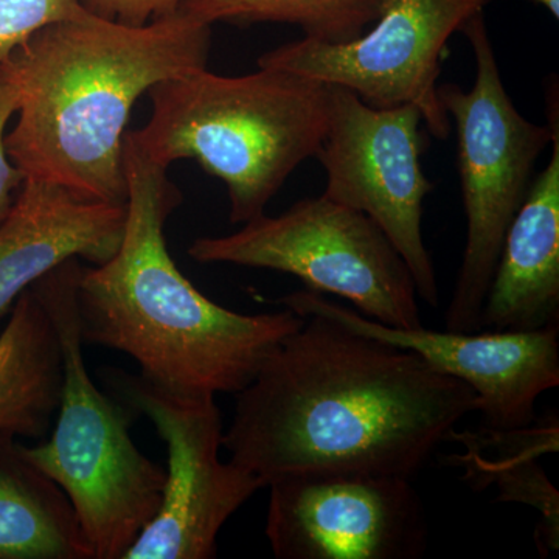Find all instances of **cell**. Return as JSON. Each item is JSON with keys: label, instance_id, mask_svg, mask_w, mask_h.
Segmentation results:
<instances>
[{"label": "cell", "instance_id": "1", "mask_svg": "<svg viewBox=\"0 0 559 559\" xmlns=\"http://www.w3.org/2000/svg\"><path fill=\"white\" fill-rule=\"evenodd\" d=\"M230 460L264 481L294 474L411 479L477 395L409 349L305 316L238 392Z\"/></svg>", "mask_w": 559, "mask_h": 559}, {"label": "cell", "instance_id": "2", "mask_svg": "<svg viewBox=\"0 0 559 559\" xmlns=\"http://www.w3.org/2000/svg\"><path fill=\"white\" fill-rule=\"evenodd\" d=\"M210 44L212 25L182 10L139 27L87 9L47 25L5 61L20 90L11 162L81 200L127 204L132 108L160 81L207 68Z\"/></svg>", "mask_w": 559, "mask_h": 559}, {"label": "cell", "instance_id": "3", "mask_svg": "<svg viewBox=\"0 0 559 559\" xmlns=\"http://www.w3.org/2000/svg\"><path fill=\"white\" fill-rule=\"evenodd\" d=\"M128 198L123 238L102 264H81L75 304L84 345L134 359L140 377L186 395H237L272 352L300 329L288 310L241 314L194 288L171 259L165 224L179 207L168 168L124 135Z\"/></svg>", "mask_w": 559, "mask_h": 559}, {"label": "cell", "instance_id": "4", "mask_svg": "<svg viewBox=\"0 0 559 559\" xmlns=\"http://www.w3.org/2000/svg\"><path fill=\"white\" fill-rule=\"evenodd\" d=\"M148 95V123L127 138L162 167L193 159L223 180L231 224L266 213L293 171L314 157L329 123L330 84L283 69L241 76L191 70Z\"/></svg>", "mask_w": 559, "mask_h": 559}, {"label": "cell", "instance_id": "5", "mask_svg": "<svg viewBox=\"0 0 559 559\" xmlns=\"http://www.w3.org/2000/svg\"><path fill=\"white\" fill-rule=\"evenodd\" d=\"M80 266L66 261L33 283L60 333L64 384L50 439L21 450L68 495L92 558L123 559L156 516L167 473L131 439L134 411L87 371L75 304Z\"/></svg>", "mask_w": 559, "mask_h": 559}, {"label": "cell", "instance_id": "6", "mask_svg": "<svg viewBox=\"0 0 559 559\" xmlns=\"http://www.w3.org/2000/svg\"><path fill=\"white\" fill-rule=\"evenodd\" d=\"M476 60L469 91L440 84L439 97L457 134V168L466 216L462 266L447 311V330L480 331V312L511 221L527 197L535 165L551 142L550 120L525 119L502 83L484 11L465 25Z\"/></svg>", "mask_w": 559, "mask_h": 559}, {"label": "cell", "instance_id": "7", "mask_svg": "<svg viewBox=\"0 0 559 559\" xmlns=\"http://www.w3.org/2000/svg\"><path fill=\"white\" fill-rule=\"evenodd\" d=\"M189 255L198 263L285 272L382 325L423 326L414 277L395 246L366 213L323 194L282 215L264 213L226 237L198 238Z\"/></svg>", "mask_w": 559, "mask_h": 559}, {"label": "cell", "instance_id": "8", "mask_svg": "<svg viewBox=\"0 0 559 559\" xmlns=\"http://www.w3.org/2000/svg\"><path fill=\"white\" fill-rule=\"evenodd\" d=\"M98 373L110 395L148 418L167 447L159 510L123 559L216 558L221 528L266 485L221 460L223 414L215 396L171 392L119 369Z\"/></svg>", "mask_w": 559, "mask_h": 559}, {"label": "cell", "instance_id": "9", "mask_svg": "<svg viewBox=\"0 0 559 559\" xmlns=\"http://www.w3.org/2000/svg\"><path fill=\"white\" fill-rule=\"evenodd\" d=\"M417 106L373 108L330 84L329 123L314 157L326 175L323 197L366 213L406 261L418 299L439 307L432 257L423 238V202L433 190L421 168Z\"/></svg>", "mask_w": 559, "mask_h": 559}, {"label": "cell", "instance_id": "10", "mask_svg": "<svg viewBox=\"0 0 559 559\" xmlns=\"http://www.w3.org/2000/svg\"><path fill=\"white\" fill-rule=\"evenodd\" d=\"M495 0H382L374 27L342 44L304 38L261 55L259 68L289 70L347 87L373 106H417L439 140L452 123L439 97L448 40Z\"/></svg>", "mask_w": 559, "mask_h": 559}, {"label": "cell", "instance_id": "11", "mask_svg": "<svg viewBox=\"0 0 559 559\" xmlns=\"http://www.w3.org/2000/svg\"><path fill=\"white\" fill-rule=\"evenodd\" d=\"M266 488L275 558L419 559L428 550L425 506L406 477L294 474Z\"/></svg>", "mask_w": 559, "mask_h": 559}, {"label": "cell", "instance_id": "12", "mask_svg": "<svg viewBox=\"0 0 559 559\" xmlns=\"http://www.w3.org/2000/svg\"><path fill=\"white\" fill-rule=\"evenodd\" d=\"M300 318L334 320L349 331L409 349L433 369L466 382L477 412L491 429H518L535 421L536 401L559 385V325L533 331L403 330L382 325L325 294L300 289L278 300Z\"/></svg>", "mask_w": 559, "mask_h": 559}, {"label": "cell", "instance_id": "13", "mask_svg": "<svg viewBox=\"0 0 559 559\" xmlns=\"http://www.w3.org/2000/svg\"><path fill=\"white\" fill-rule=\"evenodd\" d=\"M124 221V205L81 200L46 180L25 179L0 223V320L24 290L66 261H108L119 249Z\"/></svg>", "mask_w": 559, "mask_h": 559}, {"label": "cell", "instance_id": "14", "mask_svg": "<svg viewBox=\"0 0 559 559\" xmlns=\"http://www.w3.org/2000/svg\"><path fill=\"white\" fill-rule=\"evenodd\" d=\"M547 90L551 150L507 230L480 312V330L533 331L559 325V105Z\"/></svg>", "mask_w": 559, "mask_h": 559}, {"label": "cell", "instance_id": "15", "mask_svg": "<svg viewBox=\"0 0 559 559\" xmlns=\"http://www.w3.org/2000/svg\"><path fill=\"white\" fill-rule=\"evenodd\" d=\"M62 384L60 333L32 285L0 333V436L44 439L60 409Z\"/></svg>", "mask_w": 559, "mask_h": 559}, {"label": "cell", "instance_id": "16", "mask_svg": "<svg viewBox=\"0 0 559 559\" xmlns=\"http://www.w3.org/2000/svg\"><path fill=\"white\" fill-rule=\"evenodd\" d=\"M450 440L465 448L452 459L465 469L463 479L481 489L495 485L499 502L524 503L539 513L535 543L546 558L559 549V492L538 460L559 451L557 415L518 429L454 430Z\"/></svg>", "mask_w": 559, "mask_h": 559}, {"label": "cell", "instance_id": "17", "mask_svg": "<svg viewBox=\"0 0 559 559\" xmlns=\"http://www.w3.org/2000/svg\"><path fill=\"white\" fill-rule=\"evenodd\" d=\"M0 436V559H94L57 481Z\"/></svg>", "mask_w": 559, "mask_h": 559}, {"label": "cell", "instance_id": "18", "mask_svg": "<svg viewBox=\"0 0 559 559\" xmlns=\"http://www.w3.org/2000/svg\"><path fill=\"white\" fill-rule=\"evenodd\" d=\"M382 0H186L183 13L205 24L297 25L305 38L342 44L359 38L380 14Z\"/></svg>", "mask_w": 559, "mask_h": 559}, {"label": "cell", "instance_id": "19", "mask_svg": "<svg viewBox=\"0 0 559 559\" xmlns=\"http://www.w3.org/2000/svg\"><path fill=\"white\" fill-rule=\"evenodd\" d=\"M83 0H0V62L47 25L75 17Z\"/></svg>", "mask_w": 559, "mask_h": 559}, {"label": "cell", "instance_id": "20", "mask_svg": "<svg viewBox=\"0 0 559 559\" xmlns=\"http://www.w3.org/2000/svg\"><path fill=\"white\" fill-rule=\"evenodd\" d=\"M20 108V90L5 61L0 62V223L9 216L24 186V175L7 153L5 135L10 120Z\"/></svg>", "mask_w": 559, "mask_h": 559}, {"label": "cell", "instance_id": "21", "mask_svg": "<svg viewBox=\"0 0 559 559\" xmlns=\"http://www.w3.org/2000/svg\"><path fill=\"white\" fill-rule=\"evenodd\" d=\"M186 0H83L91 13L127 25H146L179 13Z\"/></svg>", "mask_w": 559, "mask_h": 559}, {"label": "cell", "instance_id": "22", "mask_svg": "<svg viewBox=\"0 0 559 559\" xmlns=\"http://www.w3.org/2000/svg\"><path fill=\"white\" fill-rule=\"evenodd\" d=\"M528 2L536 3V5H543L547 9L555 20L559 17V0H528Z\"/></svg>", "mask_w": 559, "mask_h": 559}]
</instances>
